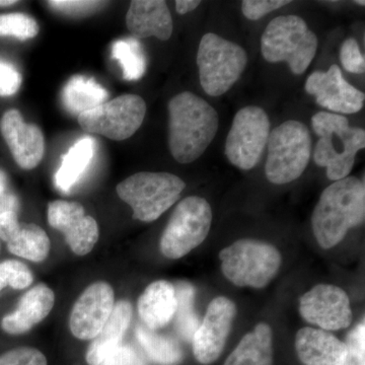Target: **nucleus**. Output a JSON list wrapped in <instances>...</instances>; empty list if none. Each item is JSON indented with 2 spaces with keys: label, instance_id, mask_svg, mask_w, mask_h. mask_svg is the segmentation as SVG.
Masks as SVG:
<instances>
[{
  "label": "nucleus",
  "instance_id": "31",
  "mask_svg": "<svg viewBox=\"0 0 365 365\" xmlns=\"http://www.w3.org/2000/svg\"><path fill=\"white\" fill-rule=\"evenodd\" d=\"M34 276L30 268L18 260H6L0 263V292L6 287L21 290L30 287Z\"/></svg>",
  "mask_w": 365,
  "mask_h": 365
},
{
  "label": "nucleus",
  "instance_id": "17",
  "mask_svg": "<svg viewBox=\"0 0 365 365\" xmlns=\"http://www.w3.org/2000/svg\"><path fill=\"white\" fill-rule=\"evenodd\" d=\"M0 132L11 155L24 170H33L44 157L45 139L35 124L25 123L18 110H9L0 119Z\"/></svg>",
  "mask_w": 365,
  "mask_h": 365
},
{
  "label": "nucleus",
  "instance_id": "3",
  "mask_svg": "<svg viewBox=\"0 0 365 365\" xmlns=\"http://www.w3.org/2000/svg\"><path fill=\"white\" fill-rule=\"evenodd\" d=\"M312 126L319 136L314 151V163L326 168L331 181L348 177L359 150L365 148V131L351 127L347 118L334 113L322 111L312 118Z\"/></svg>",
  "mask_w": 365,
  "mask_h": 365
},
{
  "label": "nucleus",
  "instance_id": "40",
  "mask_svg": "<svg viewBox=\"0 0 365 365\" xmlns=\"http://www.w3.org/2000/svg\"><path fill=\"white\" fill-rule=\"evenodd\" d=\"M200 4L199 0H177L176 9L180 14H186L196 9Z\"/></svg>",
  "mask_w": 365,
  "mask_h": 365
},
{
  "label": "nucleus",
  "instance_id": "36",
  "mask_svg": "<svg viewBox=\"0 0 365 365\" xmlns=\"http://www.w3.org/2000/svg\"><path fill=\"white\" fill-rule=\"evenodd\" d=\"M100 365H148L145 357L134 346L124 344L118 346Z\"/></svg>",
  "mask_w": 365,
  "mask_h": 365
},
{
  "label": "nucleus",
  "instance_id": "7",
  "mask_svg": "<svg viewBox=\"0 0 365 365\" xmlns=\"http://www.w3.org/2000/svg\"><path fill=\"white\" fill-rule=\"evenodd\" d=\"M267 145L265 174L269 182L288 184L304 174L312 155V137L306 125L288 120L270 132Z\"/></svg>",
  "mask_w": 365,
  "mask_h": 365
},
{
  "label": "nucleus",
  "instance_id": "19",
  "mask_svg": "<svg viewBox=\"0 0 365 365\" xmlns=\"http://www.w3.org/2000/svg\"><path fill=\"white\" fill-rule=\"evenodd\" d=\"M295 350L304 365H343L347 346L322 329L302 328L295 336Z\"/></svg>",
  "mask_w": 365,
  "mask_h": 365
},
{
  "label": "nucleus",
  "instance_id": "33",
  "mask_svg": "<svg viewBox=\"0 0 365 365\" xmlns=\"http://www.w3.org/2000/svg\"><path fill=\"white\" fill-rule=\"evenodd\" d=\"M0 365H47V359L35 348L20 347L0 355Z\"/></svg>",
  "mask_w": 365,
  "mask_h": 365
},
{
  "label": "nucleus",
  "instance_id": "5",
  "mask_svg": "<svg viewBox=\"0 0 365 365\" xmlns=\"http://www.w3.org/2000/svg\"><path fill=\"white\" fill-rule=\"evenodd\" d=\"M186 184L170 173L141 172L118 185V196L130 205L134 220H157L177 202Z\"/></svg>",
  "mask_w": 365,
  "mask_h": 365
},
{
  "label": "nucleus",
  "instance_id": "15",
  "mask_svg": "<svg viewBox=\"0 0 365 365\" xmlns=\"http://www.w3.org/2000/svg\"><path fill=\"white\" fill-rule=\"evenodd\" d=\"M48 222L64 235L71 251L78 256L91 253L98 241L97 222L86 215L85 208L78 202L52 201L48 206Z\"/></svg>",
  "mask_w": 365,
  "mask_h": 365
},
{
  "label": "nucleus",
  "instance_id": "10",
  "mask_svg": "<svg viewBox=\"0 0 365 365\" xmlns=\"http://www.w3.org/2000/svg\"><path fill=\"white\" fill-rule=\"evenodd\" d=\"M270 119L262 108L249 106L235 114L225 143V155L235 167L254 169L270 135Z\"/></svg>",
  "mask_w": 365,
  "mask_h": 365
},
{
  "label": "nucleus",
  "instance_id": "25",
  "mask_svg": "<svg viewBox=\"0 0 365 365\" xmlns=\"http://www.w3.org/2000/svg\"><path fill=\"white\" fill-rule=\"evenodd\" d=\"M108 98V91L98 85L95 79L81 76L69 79L61 93L62 102L67 111L74 116L104 104Z\"/></svg>",
  "mask_w": 365,
  "mask_h": 365
},
{
  "label": "nucleus",
  "instance_id": "27",
  "mask_svg": "<svg viewBox=\"0 0 365 365\" xmlns=\"http://www.w3.org/2000/svg\"><path fill=\"white\" fill-rule=\"evenodd\" d=\"M135 334L139 344L153 364L177 365L182 361V351L176 340L141 325L137 326Z\"/></svg>",
  "mask_w": 365,
  "mask_h": 365
},
{
  "label": "nucleus",
  "instance_id": "32",
  "mask_svg": "<svg viewBox=\"0 0 365 365\" xmlns=\"http://www.w3.org/2000/svg\"><path fill=\"white\" fill-rule=\"evenodd\" d=\"M347 356L343 365H365V324H359L348 334Z\"/></svg>",
  "mask_w": 365,
  "mask_h": 365
},
{
  "label": "nucleus",
  "instance_id": "24",
  "mask_svg": "<svg viewBox=\"0 0 365 365\" xmlns=\"http://www.w3.org/2000/svg\"><path fill=\"white\" fill-rule=\"evenodd\" d=\"M272 329L258 324L242 337L223 365H273Z\"/></svg>",
  "mask_w": 365,
  "mask_h": 365
},
{
  "label": "nucleus",
  "instance_id": "12",
  "mask_svg": "<svg viewBox=\"0 0 365 365\" xmlns=\"http://www.w3.org/2000/svg\"><path fill=\"white\" fill-rule=\"evenodd\" d=\"M299 313L307 323L327 332L347 329L353 319L347 294L342 288L331 284L317 285L302 295Z\"/></svg>",
  "mask_w": 365,
  "mask_h": 365
},
{
  "label": "nucleus",
  "instance_id": "13",
  "mask_svg": "<svg viewBox=\"0 0 365 365\" xmlns=\"http://www.w3.org/2000/svg\"><path fill=\"white\" fill-rule=\"evenodd\" d=\"M237 307L227 297H215L193 337V352L197 361L211 364L220 359L232 331Z\"/></svg>",
  "mask_w": 365,
  "mask_h": 365
},
{
  "label": "nucleus",
  "instance_id": "4",
  "mask_svg": "<svg viewBox=\"0 0 365 365\" xmlns=\"http://www.w3.org/2000/svg\"><path fill=\"white\" fill-rule=\"evenodd\" d=\"M319 40L306 21L294 14L273 19L261 38V52L270 63L287 62L292 73H304L312 63Z\"/></svg>",
  "mask_w": 365,
  "mask_h": 365
},
{
  "label": "nucleus",
  "instance_id": "28",
  "mask_svg": "<svg viewBox=\"0 0 365 365\" xmlns=\"http://www.w3.org/2000/svg\"><path fill=\"white\" fill-rule=\"evenodd\" d=\"M112 56L121 66L127 81H137L145 72V55L140 43L134 38L116 41L112 47Z\"/></svg>",
  "mask_w": 365,
  "mask_h": 365
},
{
  "label": "nucleus",
  "instance_id": "39",
  "mask_svg": "<svg viewBox=\"0 0 365 365\" xmlns=\"http://www.w3.org/2000/svg\"><path fill=\"white\" fill-rule=\"evenodd\" d=\"M19 210H20V201L18 196L9 188L6 173L0 170V215L7 212L18 215Z\"/></svg>",
  "mask_w": 365,
  "mask_h": 365
},
{
  "label": "nucleus",
  "instance_id": "38",
  "mask_svg": "<svg viewBox=\"0 0 365 365\" xmlns=\"http://www.w3.org/2000/svg\"><path fill=\"white\" fill-rule=\"evenodd\" d=\"M21 85V76L18 69L11 62L0 59V96H14L20 90Z\"/></svg>",
  "mask_w": 365,
  "mask_h": 365
},
{
  "label": "nucleus",
  "instance_id": "14",
  "mask_svg": "<svg viewBox=\"0 0 365 365\" xmlns=\"http://www.w3.org/2000/svg\"><path fill=\"white\" fill-rule=\"evenodd\" d=\"M115 306L114 290L103 281L86 288L72 307L69 328L79 340H93L102 331Z\"/></svg>",
  "mask_w": 365,
  "mask_h": 365
},
{
  "label": "nucleus",
  "instance_id": "16",
  "mask_svg": "<svg viewBox=\"0 0 365 365\" xmlns=\"http://www.w3.org/2000/svg\"><path fill=\"white\" fill-rule=\"evenodd\" d=\"M306 91L329 111L355 114L364 108L365 96L350 85L340 67L333 64L326 72L314 71L307 79Z\"/></svg>",
  "mask_w": 365,
  "mask_h": 365
},
{
  "label": "nucleus",
  "instance_id": "9",
  "mask_svg": "<svg viewBox=\"0 0 365 365\" xmlns=\"http://www.w3.org/2000/svg\"><path fill=\"white\" fill-rule=\"evenodd\" d=\"M210 204L198 196L187 197L178 204L160 239V252L177 260L200 246L212 223Z\"/></svg>",
  "mask_w": 365,
  "mask_h": 365
},
{
  "label": "nucleus",
  "instance_id": "30",
  "mask_svg": "<svg viewBox=\"0 0 365 365\" xmlns=\"http://www.w3.org/2000/svg\"><path fill=\"white\" fill-rule=\"evenodd\" d=\"M39 31L37 21L28 14H0V37H13L25 41L36 37Z\"/></svg>",
  "mask_w": 365,
  "mask_h": 365
},
{
  "label": "nucleus",
  "instance_id": "42",
  "mask_svg": "<svg viewBox=\"0 0 365 365\" xmlns=\"http://www.w3.org/2000/svg\"><path fill=\"white\" fill-rule=\"evenodd\" d=\"M355 4H359V6H365V2L364 1H354Z\"/></svg>",
  "mask_w": 365,
  "mask_h": 365
},
{
  "label": "nucleus",
  "instance_id": "41",
  "mask_svg": "<svg viewBox=\"0 0 365 365\" xmlns=\"http://www.w3.org/2000/svg\"><path fill=\"white\" fill-rule=\"evenodd\" d=\"M16 2L18 1H16V0H0V6L6 7L14 6Z\"/></svg>",
  "mask_w": 365,
  "mask_h": 365
},
{
  "label": "nucleus",
  "instance_id": "18",
  "mask_svg": "<svg viewBox=\"0 0 365 365\" xmlns=\"http://www.w3.org/2000/svg\"><path fill=\"white\" fill-rule=\"evenodd\" d=\"M0 240L11 254L32 262H43L50 252V240L35 223L20 222L14 212L0 215Z\"/></svg>",
  "mask_w": 365,
  "mask_h": 365
},
{
  "label": "nucleus",
  "instance_id": "2",
  "mask_svg": "<svg viewBox=\"0 0 365 365\" xmlns=\"http://www.w3.org/2000/svg\"><path fill=\"white\" fill-rule=\"evenodd\" d=\"M364 218V182L356 177H346L324 190L312 215V227L319 246L332 249L350 228L361 225Z\"/></svg>",
  "mask_w": 365,
  "mask_h": 365
},
{
  "label": "nucleus",
  "instance_id": "23",
  "mask_svg": "<svg viewBox=\"0 0 365 365\" xmlns=\"http://www.w3.org/2000/svg\"><path fill=\"white\" fill-rule=\"evenodd\" d=\"M132 313L133 309L128 300H119L115 304L102 331L88 347L86 355L88 365H100L113 350L123 343L125 333L130 325Z\"/></svg>",
  "mask_w": 365,
  "mask_h": 365
},
{
  "label": "nucleus",
  "instance_id": "29",
  "mask_svg": "<svg viewBox=\"0 0 365 365\" xmlns=\"http://www.w3.org/2000/svg\"><path fill=\"white\" fill-rule=\"evenodd\" d=\"M175 290L177 309L174 317L178 333L186 341L193 340L194 334L200 326L194 311V288L189 283L180 282Z\"/></svg>",
  "mask_w": 365,
  "mask_h": 365
},
{
  "label": "nucleus",
  "instance_id": "21",
  "mask_svg": "<svg viewBox=\"0 0 365 365\" xmlns=\"http://www.w3.org/2000/svg\"><path fill=\"white\" fill-rule=\"evenodd\" d=\"M126 25L136 38L155 37L169 40L173 19L167 2L163 0H134L126 14Z\"/></svg>",
  "mask_w": 365,
  "mask_h": 365
},
{
  "label": "nucleus",
  "instance_id": "22",
  "mask_svg": "<svg viewBox=\"0 0 365 365\" xmlns=\"http://www.w3.org/2000/svg\"><path fill=\"white\" fill-rule=\"evenodd\" d=\"M138 314L150 330L163 328L174 318L177 309L176 290L172 283L158 280L144 290L138 299Z\"/></svg>",
  "mask_w": 365,
  "mask_h": 365
},
{
  "label": "nucleus",
  "instance_id": "8",
  "mask_svg": "<svg viewBox=\"0 0 365 365\" xmlns=\"http://www.w3.org/2000/svg\"><path fill=\"white\" fill-rule=\"evenodd\" d=\"M248 64V55L241 46L216 34L203 36L197 53L199 79L210 97H220L232 88Z\"/></svg>",
  "mask_w": 365,
  "mask_h": 365
},
{
  "label": "nucleus",
  "instance_id": "1",
  "mask_svg": "<svg viewBox=\"0 0 365 365\" xmlns=\"http://www.w3.org/2000/svg\"><path fill=\"white\" fill-rule=\"evenodd\" d=\"M169 113L170 153L178 163H193L217 133V112L202 98L185 91L170 101Z\"/></svg>",
  "mask_w": 365,
  "mask_h": 365
},
{
  "label": "nucleus",
  "instance_id": "11",
  "mask_svg": "<svg viewBox=\"0 0 365 365\" xmlns=\"http://www.w3.org/2000/svg\"><path fill=\"white\" fill-rule=\"evenodd\" d=\"M146 104L140 96H120L78 116V123L86 133L100 134L112 140L129 138L143 123Z\"/></svg>",
  "mask_w": 365,
  "mask_h": 365
},
{
  "label": "nucleus",
  "instance_id": "35",
  "mask_svg": "<svg viewBox=\"0 0 365 365\" xmlns=\"http://www.w3.org/2000/svg\"><path fill=\"white\" fill-rule=\"evenodd\" d=\"M46 4L54 11H59V13L68 14V16H83L98 11L101 7L107 4V2L52 0V1H47Z\"/></svg>",
  "mask_w": 365,
  "mask_h": 365
},
{
  "label": "nucleus",
  "instance_id": "34",
  "mask_svg": "<svg viewBox=\"0 0 365 365\" xmlns=\"http://www.w3.org/2000/svg\"><path fill=\"white\" fill-rule=\"evenodd\" d=\"M340 59L346 71L355 74L364 73V56L360 51L359 43L353 38L343 42L340 50Z\"/></svg>",
  "mask_w": 365,
  "mask_h": 365
},
{
  "label": "nucleus",
  "instance_id": "20",
  "mask_svg": "<svg viewBox=\"0 0 365 365\" xmlns=\"http://www.w3.org/2000/svg\"><path fill=\"white\" fill-rule=\"evenodd\" d=\"M54 304L51 288L43 283L36 285L21 297L16 311L1 319L2 330L11 335L29 332L51 313Z\"/></svg>",
  "mask_w": 365,
  "mask_h": 365
},
{
  "label": "nucleus",
  "instance_id": "6",
  "mask_svg": "<svg viewBox=\"0 0 365 365\" xmlns=\"http://www.w3.org/2000/svg\"><path fill=\"white\" fill-rule=\"evenodd\" d=\"M222 271L239 287L264 288L279 272L280 252L268 242L239 240L220 253Z\"/></svg>",
  "mask_w": 365,
  "mask_h": 365
},
{
  "label": "nucleus",
  "instance_id": "37",
  "mask_svg": "<svg viewBox=\"0 0 365 365\" xmlns=\"http://www.w3.org/2000/svg\"><path fill=\"white\" fill-rule=\"evenodd\" d=\"M287 0H244L242 11L244 16L251 21H258L266 14L289 4Z\"/></svg>",
  "mask_w": 365,
  "mask_h": 365
},
{
  "label": "nucleus",
  "instance_id": "26",
  "mask_svg": "<svg viewBox=\"0 0 365 365\" xmlns=\"http://www.w3.org/2000/svg\"><path fill=\"white\" fill-rule=\"evenodd\" d=\"M95 153V140L90 136L83 137L74 144L62 158L61 165L55 176L57 188L68 193L88 169Z\"/></svg>",
  "mask_w": 365,
  "mask_h": 365
}]
</instances>
